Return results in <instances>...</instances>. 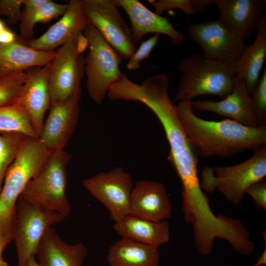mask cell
<instances>
[{
  "instance_id": "cell-31",
  "label": "cell",
  "mask_w": 266,
  "mask_h": 266,
  "mask_svg": "<svg viewBox=\"0 0 266 266\" xmlns=\"http://www.w3.org/2000/svg\"><path fill=\"white\" fill-rule=\"evenodd\" d=\"M159 35V34H155L140 44L137 49L135 50L128 59L127 67L129 70L138 69L140 63L144 59L149 58L151 52L158 43Z\"/></svg>"
},
{
  "instance_id": "cell-11",
  "label": "cell",
  "mask_w": 266,
  "mask_h": 266,
  "mask_svg": "<svg viewBox=\"0 0 266 266\" xmlns=\"http://www.w3.org/2000/svg\"><path fill=\"white\" fill-rule=\"evenodd\" d=\"M76 38L61 46L50 64L51 104L67 99L81 85L85 58L78 50Z\"/></svg>"
},
{
  "instance_id": "cell-34",
  "label": "cell",
  "mask_w": 266,
  "mask_h": 266,
  "mask_svg": "<svg viewBox=\"0 0 266 266\" xmlns=\"http://www.w3.org/2000/svg\"><path fill=\"white\" fill-rule=\"evenodd\" d=\"M15 229V217L0 223V257L7 244L14 240Z\"/></svg>"
},
{
  "instance_id": "cell-32",
  "label": "cell",
  "mask_w": 266,
  "mask_h": 266,
  "mask_svg": "<svg viewBox=\"0 0 266 266\" xmlns=\"http://www.w3.org/2000/svg\"><path fill=\"white\" fill-rule=\"evenodd\" d=\"M23 0H0V16L5 17L8 24L20 22Z\"/></svg>"
},
{
  "instance_id": "cell-27",
  "label": "cell",
  "mask_w": 266,
  "mask_h": 266,
  "mask_svg": "<svg viewBox=\"0 0 266 266\" xmlns=\"http://www.w3.org/2000/svg\"><path fill=\"white\" fill-rule=\"evenodd\" d=\"M155 8V12L159 15L165 11L178 9L186 15L200 13L212 4L213 0H148Z\"/></svg>"
},
{
  "instance_id": "cell-36",
  "label": "cell",
  "mask_w": 266,
  "mask_h": 266,
  "mask_svg": "<svg viewBox=\"0 0 266 266\" xmlns=\"http://www.w3.org/2000/svg\"><path fill=\"white\" fill-rule=\"evenodd\" d=\"M25 266H42L37 263L34 258V256L31 257L27 261Z\"/></svg>"
},
{
  "instance_id": "cell-14",
  "label": "cell",
  "mask_w": 266,
  "mask_h": 266,
  "mask_svg": "<svg viewBox=\"0 0 266 266\" xmlns=\"http://www.w3.org/2000/svg\"><path fill=\"white\" fill-rule=\"evenodd\" d=\"M117 7L122 8L131 24V35L133 43H138L150 33L163 34L168 36L177 46L183 44L184 36L176 30L166 17L156 14L137 0H113Z\"/></svg>"
},
{
  "instance_id": "cell-23",
  "label": "cell",
  "mask_w": 266,
  "mask_h": 266,
  "mask_svg": "<svg viewBox=\"0 0 266 266\" xmlns=\"http://www.w3.org/2000/svg\"><path fill=\"white\" fill-rule=\"evenodd\" d=\"M55 51L34 49L17 38L9 44H0V71H26L31 68L44 66L49 64Z\"/></svg>"
},
{
  "instance_id": "cell-4",
  "label": "cell",
  "mask_w": 266,
  "mask_h": 266,
  "mask_svg": "<svg viewBox=\"0 0 266 266\" xmlns=\"http://www.w3.org/2000/svg\"><path fill=\"white\" fill-rule=\"evenodd\" d=\"M70 155L65 149L51 153L41 169L26 186L20 198L57 212L65 218L71 206L66 194L67 166Z\"/></svg>"
},
{
  "instance_id": "cell-18",
  "label": "cell",
  "mask_w": 266,
  "mask_h": 266,
  "mask_svg": "<svg viewBox=\"0 0 266 266\" xmlns=\"http://www.w3.org/2000/svg\"><path fill=\"white\" fill-rule=\"evenodd\" d=\"M220 19L231 30L245 40L257 29L266 2L264 0H213Z\"/></svg>"
},
{
  "instance_id": "cell-16",
  "label": "cell",
  "mask_w": 266,
  "mask_h": 266,
  "mask_svg": "<svg viewBox=\"0 0 266 266\" xmlns=\"http://www.w3.org/2000/svg\"><path fill=\"white\" fill-rule=\"evenodd\" d=\"M50 64L41 68L28 70V78L19 102L28 113L38 138L43 127L45 113L51 105L48 85Z\"/></svg>"
},
{
  "instance_id": "cell-26",
  "label": "cell",
  "mask_w": 266,
  "mask_h": 266,
  "mask_svg": "<svg viewBox=\"0 0 266 266\" xmlns=\"http://www.w3.org/2000/svg\"><path fill=\"white\" fill-rule=\"evenodd\" d=\"M28 137L20 133H0V194L6 172Z\"/></svg>"
},
{
  "instance_id": "cell-35",
  "label": "cell",
  "mask_w": 266,
  "mask_h": 266,
  "mask_svg": "<svg viewBox=\"0 0 266 266\" xmlns=\"http://www.w3.org/2000/svg\"><path fill=\"white\" fill-rule=\"evenodd\" d=\"M17 39L15 34L8 28L0 33V44L6 45Z\"/></svg>"
},
{
  "instance_id": "cell-5",
  "label": "cell",
  "mask_w": 266,
  "mask_h": 266,
  "mask_svg": "<svg viewBox=\"0 0 266 266\" xmlns=\"http://www.w3.org/2000/svg\"><path fill=\"white\" fill-rule=\"evenodd\" d=\"M51 154L38 138L29 137L24 142L4 177L0 194V223L15 217L19 198Z\"/></svg>"
},
{
  "instance_id": "cell-19",
  "label": "cell",
  "mask_w": 266,
  "mask_h": 266,
  "mask_svg": "<svg viewBox=\"0 0 266 266\" xmlns=\"http://www.w3.org/2000/svg\"><path fill=\"white\" fill-rule=\"evenodd\" d=\"M87 249L81 242L69 244L52 227L42 238L36 255L42 266H82Z\"/></svg>"
},
{
  "instance_id": "cell-12",
  "label": "cell",
  "mask_w": 266,
  "mask_h": 266,
  "mask_svg": "<svg viewBox=\"0 0 266 266\" xmlns=\"http://www.w3.org/2000/svg\"><path fill=\"white\" fill-rule=\"evenodd\" d=\"M81 85L67 99L51 104L38 139L50 152L64 149L73 134L80 115Z\"/></svg>"
},
{
  "instance_id": "cell-13",
  "label": "cell",
  "mask_w": 266,
  "mask_h": 266,
  "mask_svg": "<svg viewBox=\"0 0 266 266\" xmlns=\"http://www.w3.org/2000/svg\"><path fill=\"white\" fill-rule=\"evenodd\" d=\"M61 18L39 37L32 39L28 45L36 50L51 52L84 33L88 23L83 0H71Z\"/></svg>"
},
{
  "instance_id": "cell-21",
  "label": "cell",
  "mask_w": 266,
  "mask_h": 266,
  "mask_svg": "<svg viewBox=\"0 0 266 266\" xmlns=\"http://www.w3.org/2000/svg\"><path fill=\"white\" fill-rule=\"evenodd\" d=\"M113 229L122 237L158 248L169 240V224L166 220L155 222L129 214L114 222Z\"/></svg>"
},
{
  "instance_id": "cell-2",
  "label": "cell",
  "mask_w": 266,
  "mask_h": 266,
  "mask_svg": "<svg viewBox=\"0 0 266 266\" xmlns=\"http://www.w3.org/2000/svg\"><path fill=\"white\" fill-rule=\"evenodd\" d=\"M174 101H192L203 95H215L221 100L233 91L235 75L233 66L211 60L199 53L183 58Z\"/></svg>"
},
{
  "instance_id": "cell-17",
  "label": "cell",
  "mask_w": 266,
  "mask_h": 266,
  "mask_svg": "<svg viewBox=\"0 0 266 266\" xmlns=\"http://www.w3.org/2000/svg\"><path fill=\"white\" fill-rule=\"evenodd\" d=\"M194 109L214 112L228 117L244 126H258L245 80L235 76L232 92L219 101L209 100L191 101Z\"/></svg>"
},
{
  "instance_id": "cell-15",
  "label": "cell",
  "mask_w": 266,
  "mask_h": 266,
  "mask_svg": "<svg viewBox=\"0 0 266 266\" xmlns=\"http://www.w3.org/2000/svg\"><path fill=\"white\" fill-rule=\"evenodd\" d=\"M172 205L163 183L140 180L133 187L130 200V214L159 222L169 218Z\"/></svg>"
},
{
  "instance_id": "cell-29",
  "label": "cell",
  "mask_w": 266,
  "mask_h": 266,
  "mask_svg": "<svg viewBox=\"0 0 266 266\" xmlns=\"http://www.w3.org/2000/svg\"><path fill=\"white\" fill-rule=\"evenodd\" d=\"M46 0H23L22 15L19 29L21 38L23 39L32 38L34 34L35 25L33 19L38 8Z\"/></svg>"
},
{
  "instance_id": "cell-25",
  "label": "cell",
  "mask_w": 266,
  "mask_h": 266,
  "mask_svg": "<svg viewBox=\"0 0 266 266\" xmlns=\"http://www.w3.org/2000/svg\"><path fill=\"white\" fill-rule=\"evenodd\" d=\"M28 70L0 71V107L19 104Z\"/></svg>"
},
{
  "instance_id": "cell-37",
  "label": "cell",
  "mask_w": 266,
  "mask_h": 266,
  "mask_svg": "<svg viewBox=\"0 0 266 266\" xmlns=\"http://www.w3.org/2000/svg\"><path fill=\"white\" fill-rule=\"evenodd\" d=\"M5 22L1 19H0V33L7 28Z\"/></svg>"
},
{
  "instance_id": "cell-7",
  "label": "cell",
  "mask_w": 266,
  "mask_h": 266,
  "mask_svg": "<svg viewBox=\"0 0 266 266\" xmlns=\"http://www.w3.org/2000/svg\"><path fill=\"white\" fill-rule=\"evenodd\" d=\"M64 218L57 212L19 198L16 208L14 239L17 266H25L28 259L36 255L47 230Z\"/></svg>"
},
{
  "instance_id": "cell-22",
  "label": "cell",
  "mask_w": 266,
  "mask_h": 266,
  "mask_svg": "<svg viewBox=\"0 0 266 266\" xmlns=\"http://www.w3.org/2000/svg\"><path fill=\"white\" fill-rule=\"evenodd\" d=\"M158 247L122 237L109 248V266H159Z\"/></svg>"
},
{
  "instance_id": "cell-33",
  "label": "cell",
  "mask_w": 266,
  "mask_h": 266,
  "mask_svg": "<svg viewBox=\"0 0 266 266\" xmlns=\"http://www.w3.org/2000/svg\"><path fill=\"white\" fill-rule=\"evenodd\" d=\"M245 194L250 195L254 200L256 205L266 210V182L264 179L252 184Z\"/></svg>"
},
{
  "instance_id": "cell-10",
  "label": "cell",
  "mask_w": 266,
  "mask_h": 266,
  "mask_svg": "<svg viewBox=\"0 0 266 266\" xmlns=\"http://www.w3.org/2000/svg\"><path fill=\"white\" fill-rule=\"evenodd\" d=\"M88 21L121 58L129 59L136 50L129 29L113 0H83Z\"/></svg>"
},
{
  "instance_id": "cell-6",
  "label": "cell",
  "mask_w": 266,
  "mask_h": 266,
  "mask_svg": "<svg viewBox=\"0 0 266 266\" xmlns=\"http://www.w3.org/2000/svg\"><path fill=\"white\" fill-rule=\"evenodd\" d=\"M84 34L89 44L84 66L87 89L91 99L100 104L123 73L120 69L121 57L89 22Z\"/></svg>"
},
{
  "instance_id": "cell-1",
  "label": "cell",
  "mask_w": 266,
  "mask_h": 266,
  "mask_svg": "<svg viewBox=\"0 0 266 266\" xmlns=\"http://www.w3.org/2000/svg\"><path fill=\"white\" fill-rule=\"evenodd\" d=\"M176 112L197 155L233 156L266 145V126L250 127L227 119L209 121L197 116L191 101L178 102Z\"/></svg>"
},
{
  "instance_id": "cell-9",
  "label": "cell",
  "mask_w": 266,
  "mask_h": 266,
  "mask_svg": "<svg viewBox=\"0 0 266 266\" xmlns=\"http://www.w3.org/2000/svg\"><path fill=\"white\" fill-rule=\"evenodd\" d=\"M84 187L108 210L111 219L121 220L130 214L133 182L131 175L121 166L100 172L84 179Z\"/></svg>"
},
{
  "instance_id": "cell-20",
  "label": "cell",
  "mask_w": 266,
  "mask_h": 266,
  "mask_svg": "<svg viewBox=\"0 0 266 266\" xmlns=\"http://www.w3.org/2000/svg\"><path fill=\"white\" fill-rule=\"evenodd\" d=\"M253 42L246 46L233 67L236 76L245 82L249 95L260 77L266 58V15L263 13Z\"/></svg>"
},
{
  "instance_id": "cell-3",
  "label": "cell",
  "mask_w": 266,
  "mask_h": 266,
  "mask_svg": "<svg viewBox=\"0 0 266 266\" xmlns=\"http://www.w3.org/2000/svg\"><path fill=\"white\" fill-rule=\"evenodd\" d=\"M266 176V145L254 150L248 160L231 166H206L202 170L201 188L209 193L217 189L229 202L238 205L247 189Z\"/></svg>"
},
{
  "instance_id": "cell-28",
  "label": "cell",
  "mask_w": 266,
  "mask_h": 266,
  "mask_svg": "<svg viewBox=\"0 0 266 266\" xmlns=\"http://www.w3.org/2000/svg\"><path fill=\"white\" fill-rule=\"evenodd\" d=\"M250 99L258 126H266V67L251 93Z\"/></svg>"
},
{
  "instance_id": "cell-38",
  "label": "cell",
  "mask_w": 266,
  "mask_h": 266,
  "mask_svg": "<svg viewBox=\"0 0 266 266\" xmlns=\"http://www.w3.org/2000/svg\"><path fill=\"white\" fill-rule=\"evenodd\" d=\"M0 266H9L8 264L4 260L2 257H0Z\"/></svg>"
},
{
  "instance_id": "cell-30",
  "label": "cell",
  "mask_w": 266,
  "mask_h": 266,
  "mask_svg": "<svg viewBox=\"0 0 266 266\" xmlns=\"http://www.w3.org/2000/svg\"><path fill=\"white\" fill-rule=\"evenodd\" d=\"M67 7V3L61 4L51 0H46L37 9L33 19L34 25L38 23H46L62 16Z\"/></svg>"
},
{
  "instance_id": "cell-8",
  "label": "cell",
  "mask_w": 266,
  "mask_h": 266,
  "mask_svg": "<svg viewBox=\"0 0 266 266\" xmlns=\"http://www.w3.org/2000/svg\"><path fill=\"white\" fill-rule=\"evenodd\" d=\"M191 38L201 48L206 59L233 66L246 46L245 40L220 19L196 24L187 28Z\"/></svg>"
},
{
  "instance_id": "cell-24",
  "label": "cell",
  "mask_w": 266,
  "mask_h": 266,
  "mask_svg": "<svg viewBox=\"0 0 266 266\" xmlns=\"http://www.w3.org/2000/svg\"><path fill=\"white\" fill-rule=\"evenodd\" d=\"M16 132L38 138L24 108L19 104L0 107V133Z\"/></svg>"
}]
</instances>
